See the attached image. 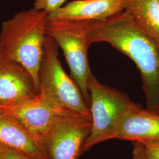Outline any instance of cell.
<instances>
[{
	"label": "cell",
	"mask_w": 159,
	"mask_h": 159,
	"mask_svg": "<svg viewBox=\"0 0 159 159\" xmlns=\"http://www.w3.org/2000/svg\"><path fill=\"white\" fill-rule=\"evenodd\" d=\"M158 1H159V0H158Z\"/></svg>",
	"instance_id": "ac0fdd59"
},
{
	"label": "cell",
	"mask_w": 159,
	"mask_h": 159,
	"mask_svg": "<svg viewBox=\"0 0 159 159\" xmlns=\"http://www.w3.org/2000/svg\"><path fill=\"white\" fill-rule=\"evenodd\" d=\"M64 110L56 108L39 98L12 107H0V113L14 120L34 137L43 139Z\"/></svg>",
	"instance_id": "ba28073f"
},
{
	"label": "cell",
	"mask_w": 159,
	"mask_h": 159,
	"mask_svg": "<svg viewBox=\"0 0 159 159\" xmlns=\"http://www.w3.org/2000/svg\"><path fill=\"white\" fill-rule=\"evenodd\" d=\"M132 155L134 159H153L142 143L133 142Z\"/></svg>",
	"instance_id": "5bb4252c"
},
{
	"label": "cell",
	"mask_w": 159,
	"mask_h": 159,
	"mask_svg": "<svg viewBox=\"0 0 159 159\" xmlns=\"http://www.w3.org/2000/svg\"><path fill=\"white\" fill-rule=\"evenodd\" d=\"M0 159H1V154H0Z\"/></svg>",
	"instance_id": "e0dca14e"
},
{
	"label": "cell",
	"mask_w": 159,
	"mask_h": 159,
	"mask_svg": "<svg viewBox=\"0 0 159 159\" xmlns=\"http://www.w3.org/2000/svg\"><path fill=\"white\" fill-rule=\"evenodd\" d=\"M37 94L33 78L27 69L0 54V107L18 106Z\"/></svg>",
	"instance_id": "52a82bcc"
},
{
	"label": "cell",
	"mask_w": 159,
	"mask_h": 159,
	"mask_svg": "<svg viewBox=\"0 0 159 159\" xmlns=\"http://www.w3.org/2000/svg\"><path fill=\"white\" fill-rule=\"evenodd\" d=\"M66 1V0H34L33 8L45 11L49 15L62 7Z\"/></svg>",
	"instance_id": "4fadbf2b"
},
{
	"label": "cell",
	"mask_w": 159,
	"mask_h": 159,
	"mask_svg": "<svg viewBox=\"0 0 159 159\" xmlns=\"http://www.w3.org/2000/svg\"><path fill=\"white\" fill-rule=\"evenodd\" d=\"M91 125V117L64 110L43 139L48 159H79Z\"/></svg>",
	"instance_id": "8992f818"
},
{
	"label": "cell",
	"mask_w": 159,
	"mask_h": 159,
	"mask_svg": "<svg viewBox=\"0 0 159 159\" xmlns=\"http://www.w3.org/2000/svg\"><path fill=\"white\" fill-rule=\"evenodd\" d=\"M124 11L140 28L159 42L158 0H126Z\"/></svg>",
	"instance_id": "7c38bea8"
},
{
	"label": "cell",
	"mask_w": 159,
	"mask_h": 159,
	"mask_svg": "<svg viewBox=\"0 0 159 159\" xmlns=\"http://www.w3.org/2000/svg\"><path fill=\"white\" fill-rule=\"evenodd\" d=\"M91 44L106 43L129 57L140 71L146 108L159 114V42L125 11L89 22Z\"/></svg>",
	"instance_id": "6da1fadb"
},
{
	"label": "cell",
	"mask_w": 159,
	"mask_h": 159,
	"mask_svg": "<svg viewBox=\"0 0 159 159\" xmlns=\"http://www.w3.org/2000/svg\"><path fill=\"white\" fill-rule=\"evenodd\" d=\"M88 21L48 19L46 34L55 41L63 51L70 70L71 77L79 87L90 108L89 81L93 75L88 61Z\"/></svg>",
	"instance_id": "5b68a950"
},
{
	"label": "cell",
	"mask_w": 159,
	"mask_h": 159,
	"mask_svg": "<svg viewBox=\"0 0 159 159\" xmlns=\"http://www.w3.org/2000/svg\"><path fill=\"white\" fill-rule=\"evenodd\" d=\"M111 139L132 142L159 141V114L142 107L132 111L114 129Z\"/></svg>",
	"instance_id": "30bf717a"
},
{
	"label": "cell",
	"mask_w": 159,
	"mask_h": 159,
	"mask_svg": "<svg viewBox=\"0 0 159 159\" xmlns=\"http://www.w3.org/2000/svg\"><path fill=\"white\" fill-rule=\"evenodd\" d=\"M58 45L47 35L39 73L37 96L56 108L91 117L79 87L65 72L58 58Z\"/></svg>",
	"instance_id": "3957f363"
},
{
	"label": "cell",
	"mask_w": 159,
	"mask_h": 159,
	"mask_svg": "<svg viewBox=\"0 0 159 159\" xmlns=\"http://www.w3.org/2000/svg\"><path fill=\"white\" fill-rule=\"evenodd\" d=\"M91 130L83 153L100 143L110 140L114 129L132 111L142 107L127 94L100 83L93 74L89 81Z\"/></svg>",
	"instance_id": "277c9868"
},
{
	"label": "cell",
	"mask_w": 159,
	"mask_h": 159,
	"mask_svg": "<svg viewBox=\"0 0 159 159\" xmlns=\"http://www.w3.org/2000/svg\"><path fill=\"white\" fill-rule=\"evenodd\" d=\"M0 144L29 159H48L44 143L14 120L0 113Z\"/></svg>",
	"instance_id": "8fae6325"
},
{
	"label": "cell",
	"mask_w": 159,
	"mask_h": 159,
	"mask_svg": "<svg viewBox=\"0 0 159 159\" xmlns=\"http://www.w3.org/2000/svg\"><path fill=\"white\" fill-rule=\"evenodd\" d=\"M143 146L153 159H159V141H143Z\"/></svg>",
	"instance_id": "2e32d148"
},
{
	"label": "cell",
	"mask_w": 159,
	"mask_h": 159,
	"mask_svg": "<svg viewBox=\"0 0 159 159\" xmlns=\"http://www.w3.org/2000/svg\"><path fill=\"white\" fill-rule=\"evenodd\" d=\"M126 0H74L48 15L52 20L100 21L125 10Z\"/></svg>",
	"instance_id": "9c48e42d"
},
{
	"label": "cell",
	"mask_w": 159,
	"mask_h": 159,
	"mask_svg": "<svg viewBox=\"0 0 159 159\" xmlns=\"http://www.w3.org/2000/svg\"><path fill=\"white\" fill-rule=\"evenodd\" d=\"M48 19L47 12L33 8L17 12L4 21L0 32V54L27 69L37 93Z\"/></svg>",
	"instance_id": "7a4b0ae2"
},
{
	"label": "cell",
	"mask_w": 159,
	"mask_h": 159,
	"mask_svg": "<svg viewBox=\"0 0 159 159\" xmlns=\"http://www.w3.org/2000/svg\"><path fill=\"white\" fill-rule=\"evenodd\" d=\"M0 154L1 159H31L2 144H0Z\"/></svg>",
	"instance_id": "9a60e30c"
}]
</instances>
